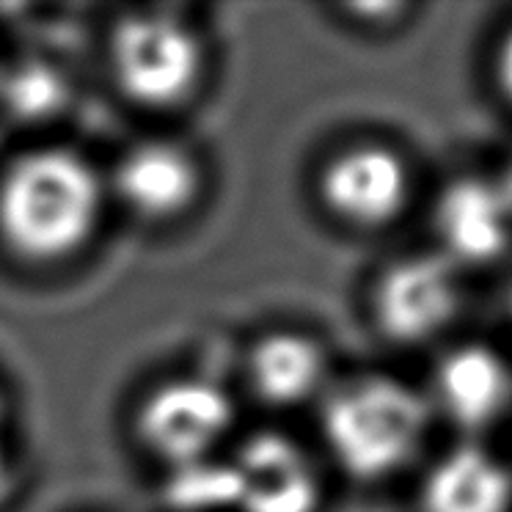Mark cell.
Masks as SVG:
<instances>
[{
	"instance_id": "ba28073f",
	"label": "cell",
	"mask_w": 512,
	"mask_h": 512,
	"mask_svg": "<svg viewBox=\"0 0 512 512\" xmlns=\"http://www.w3.org/2000/svg\"><path fill=\"white\" fill-rule=\"evenodd\" d=\"M512 212L499 185L457 179L435 207V232L455 262L479 265L501 254L510 240Z\"/></svg>"
},
{
	"instance_id": "7c38bea8",
	"label": "cell",
	"mask_w": 512,
	"mask_h": 512,
	"mask_svg": "<svg viewBox=\"0 0 512 512\" xmlns=\"http://www.w3.org/2000/svg\"><path fill=\"white\" fill-rule=\"evenodd\" d=\"M323 378V353L303 336H268L251 353V383L256 394L270 405H298L309 400Z\"/></svg>"
},
{
	"instance_id": "9c48e42d",
	"label": "cell",
	"mask_w": 512,
	"mask_h": 512,
	"mask_svg": "<svg viewBox=\"0 0 512 512\" xmlns=\"http://www.w3.org/2000/svg\"><path fill=\"white\" fill-rule=\"evenodd\" d=\"M435 397L452 422L485 427L510 405V369L490 347H457L435 372Z\"/></svg>"
},
{
	"instance_id": "8fae6325",
	"label": "cell",
	"mask_w": 512,
	"mask_h": 512,
	"mask_svg": "<svg viewBox=\"0 0 512 512\" xmlns=\"http://www.w3.org/2000/svg\"><path fill=\"white\" fill-rule=\"evenodd\" d=\"M424 512H507L512 479L496 457L482 449H455L424 482Z\"/></svg>"
},
{
	"instance_id": "2e32d148",
	"label": "cell",
	"mask_w": 512,
	"mask_h": 512,
	"mask_svg": "<svg viewBox=\"0 0 512 512\" xmlns=\"http://www.w3.org/2000/svg\"><path fill=\"white\" fill-rule=\"evenodd\" d=\"M9 490H12V463H9L6 446L0 441V501L9 496Z\"/></svg>"
},
{
	"instance_id": "e0dca14e",
	"label": "cell",
	"mask_w": 512,
	"mask_h": 512,
	"mask_svg": "<svg viewBox=\"0 0 512 512\" xmlns=\"http://www.w3.org/2000/svg\"><path fill=\"white\" fill-rule=\"evenodd\" d=\"M501 193H504V199H507V204H510V212H512V160L510 166H507V174H504V179H501Z\"/></svg>"
},
{
	"instance_id": "5bb4252c",
	"label": "cell",
	"mask_w": 512,
	"mask_h": 512,
	"mask_svg": "<svg viewBox=\"0 0 512 512\" xmlns=\"http://www.w3.org/2000/svg\"><path fill=\"white\" fill-rule=\"evenodd\" d=\"M168 482V501L174 510L218 512L237 507V474L232 463L196 460L188 466H174Z\"/></svg>"
},
{
	"instance_id": "8992f818",
	"label": "cell",
	"mask_w": 512,
	"mask_h": 512,
	"mask_svg": "<svg viewBox=\"0 0 512 512\" xmlns=\"http://www.w3.org/2000/svg\"><path fill=\"white\" fill-rule=\"evenodd\" d=\"M240 512H314L317 479L284 435H256L232 460Z\"/></svg>"
},
{
	"instance_id": "5b68a950",
	"label": "cell",
	"mask_w": 512,
	"mask_h": 512,
	"mask_svg": "<svg viewBox=\"0 0 512 512\" xmlns=\"http://www.w3.org/2000/svg\"><path fill=\"white\" fill-rule=\"evenodd\" d=\"M460 306L455 270L441 256H413L383 276L375 309L397 342H424L452 323Z\"/></svg>"
},
{
	"instance_id": "277c9868",
	"label": "cell",
	"mask_w": 512,
	"mask_h": 512,
	"mask_svg": "<svg viewBox=\"0 0 512 512\" xmlns=\"http://www.w3.org/2000/svg\"><path fill=\"white\" fill-rule=\"evenodd\" d=\"M234 422L229 394L207 380H177L155 391L141 411V435L171 466L207 460Z\"/></svg>"
},
{
	"instance_id": "6da1fadb",
	"label": "cell",
	"mask_w": 512,
	"mask_h": 512,
	"mask_svg": "<svg viewBox=\"0 0 512 512\" xmlns=\"http://www.w3.org/2000/svg\"><path fill=\"white\" fill-rule=\"evenodd\" d=\"M102 185L75 152L42 149L17 160L0 182V232L28 259L78 251L97 226Z\"/></svg>"
},
{
	"instance_id": "7a4b0ae2",
	"label": "cell",
	"mask_w": 512,
	"mask_h": 512,
	"mask_svg": "<svg viewBox=\"0 0 512 512\" xmlns=\"http://www.w3.org/2000/svg\"><path fill=\"white\" fill-rule=\"evenodd\" d=\"M424 427L427 405L397 380H353L325 402V438L336 460L356 477L397 471L416 452Z\"/></svg>"
},
{
	"instance_id": "ac0fdd59",
	"label": "cell",
	"mask_w": 512,
	"mask_h": 512,
	"mask_svg": "<svg viewBox=\"0 0 512 512\" xmlns=\"http://www.w3.org/2000/svg\"><path fill=\"white\" fill-rule=\"evenodd\" d=\"M0 413H3V400H0Z\"/></svg>"
},
{
	"instance_id": "3957f363",
	"label": "cell",
	"mask_w": 512,
	"mask_h": 512,
	"mask_svg": "<svg viewBox=\"0 0 512 512\" xmlns=\"http://www.w3.org/2000/svg\"><path fill=\"white\" fill-rule=\"evenodd\" d=\"M113 69L130 100L168 108L196 86L201 45L174 17H127L113 34Z\"/></svg>"
},
{
	"instance_id": "9a60e30c",
	"label": "cell",
	"mask_w": 512,
	"mask_h": 512,
	"mask_svg": "<svg viewBox=\"0 0 512 512\" xmlns=\"http://www.w3.org/2000/svg\"><path fill=\"white\" fill-rule=\"evenodd\" d=\"M499 80L501 89L507 91V97L512 100V31L504 39V45L499 50Z\"/></svg>"
},
{
	"instance_id": "52a82bcc",
	"label": "cell",
	"mask_w": 512,
	"mask_h": 512,
	"mask_svg": "<svg viewBox=\"0 0 512 512\" xmlns=\"http://www.w3.org/2000/svg\"><path fill=\"white\" fill-rule=\"evenodd\" d=\"M323 196L328 207L345 221L380 226L405 207L408 171L389 149H350L325 168Z\"/></svg>"
},
{
	"instance_id": "30bf717a",
	"label": "cell",
	"mask_w": 512,
	"mask_h": 512,
	"mask_svg": "<svg viewBox=\"0 0 512 512\" xmlns=\"http://www.w3.org/2000/svg\"><path fill=\"white\" fill-rule=\"evenodd\" d=\"M113 182L119 199L138 215L171 218L196 196L199 171L179 146L144 144L122 157Z\"/></svg>"
},
{
	"instance_id": "4fadbf2b",
	"label": "cell",
	"mask_w": 512,
	"mask_h": 512,
	"mask_svg": "<svg viewBox=\"0 0 512 512\" xmlns=\"http://www.w3.org/2000/svg\"><path fill=\"white\" fill-rule=\"evenodd\" d=\"M69 83L53 64L20 61L0 72V102L17 122H45L64 111Z\"/></svg>"
}]
</instances>
